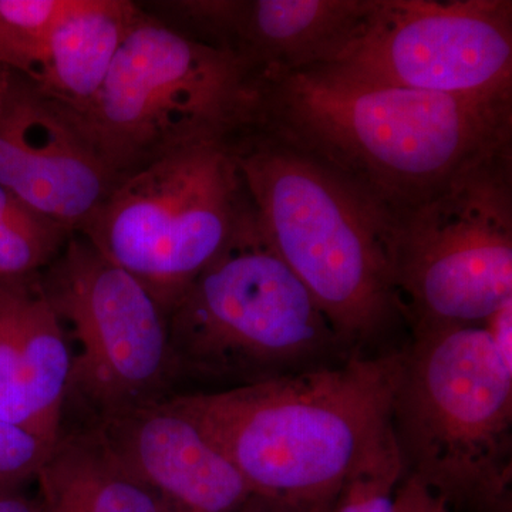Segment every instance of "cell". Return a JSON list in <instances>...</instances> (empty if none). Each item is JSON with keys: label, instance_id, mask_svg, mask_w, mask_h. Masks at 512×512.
<instances>
[{"label": "cell", "instance_id": "6da1fadb", "mask_svg": "<svg viewBox=\"0 0 512 512\" xmlns=\"http://www.w3.org/2000/svg\"><path fill=\"white\" fill-rule=\"evenodd\" d=\"M248 124L316 158L390 212L512 154V96L421 92L326 64L256 74Z\"/></svg>", "mask_w": 512, "mask_h": 512}, {"label": "cell", "instance_id": "d6986e66", "mask_svg": "<svg viewBox=\"0 0 512 512\" xmlns=\"http://www.w3.org/2000/svg\"><path fill=\"white\" fill-rule=\"evenodd\" d=\"M56 443L19 424L0 420V493H15L36 481Z\"/></svg>", "mask_w": 512, "mask_h": 512}, {"label": "cell", "instance_id": "9a60e30c", "mask_svg": "<svg viewBox=\"0 0 512 512\" xmlns=\"http://www.w3.org/2000/svg\"><path fill=\"white\" fill-rule=\"evenodd\" d=\"M137 10L128 0H77L30 82L66 109L83 113L106 82Z\"/></svg>", "mask_w": 512, "mask_h": 512}, {"label": "cell", "instance_id": "2e32d148", "mask_svg": "<svg viewBox=\"0 0 512 512\" xmlns=\"http://www.w3.org/2000/svg\"><path fill=\"white\" fill-rule=\"evenodd\" d=\"M36 481L42 512H161L92 426L62 433Z\"/></svg>", "mask_w": 512, "mask_h": 512}, {"label": "cell", "instance_id": "4fadbf2b", "mask_svg": "<svg viewBox=\"0 0 512 512\" xmlns=\"http://www.w3.org/2000/svg\"><path fill=\"white\" fill-rule=\"evenodd\" d=\"M92 427L161 512H235L252 495L228 458L170 399Z\"/></svg>", "mask_w": 512, "mask_h": 512}, {"label": "cell", "instance_id": "ba28073f", "mask_svg": "<svg viewBox=\"0 0 512 512\" xmlns=\"http://www.w3.org/2000/svg\"><path fill=\"white\" fill-rule=\"evenodd\" d=\"M387 254L407 335L487 322L512 302V154L392 212Z\"/></svg>", "mask_w": 512, "mask_h": 512}, {"label": "cell", "instance_id": "603a6c76", "mask_svg": "<svg viewBox=\"0 0 512 512\" xmlns=\"http://www.w3.org/2000/svg\"><path fill=\"white\" fill-rule=\"evenodd\" d=\"M0 512H42L37 500L28 498L22 491L0 493Z\"/></svg>", "mask_w": 512, "mask_h": 512}, {"label": "cell", "instance_id": "9c48e42d", "mask_svg": "<svg viewBox=\"0 0 512 512\" xmlns=\"http://www.w3.org/2000/svg\"><path fill=\"white\" fill-rule=\"evenodd\" d=\"M40 284L72 329L77 352L69 397L92 413L93 423L174 396L180 383L168 315L133 276L73 234L40 272Z\"/></svg>", "mask_w": 512, "mask_h": 512}, {"label": "cell", "instance_id": "ffe728a7", "mask_svg": "<svg viewBox=\"0 0 512 512\" xmlns=\"http://www.w3.org/2000/svg\"><path fill=\"white\" fill-rule=\"evenodd\" d=\"M62 249L0 224V279L40 274L55 261Z\"/></svg>", "mask_w": 512, "mask_h": 512}, {"label": "cell", "instance_id": "277c9868", "mask_svg": "<svg viewBox=\"0 0 512 512\" xmlns=\"http://www.w3.org/2000/svg\"><path fill=\"white\" fill-rule=\"evenodd\" d=\"M390 423L404 476L454 512H512V355L487 323L410 330Z\"/></svg>", "mask_w": 512, "mask_h": 512}, {"label": "cell", "instance_id": "5bb4252c", "mask_svg": "<svg viewBox=\"0 0 512 512\" xmlns=\"http://www.w3.org/2000/svg\"><path fill=\"white\" fill-rule=\"evenodd\" d=\"M73 353L40 274L0 279V420L56 443Z\"/></svg>", "mask_w": 512, "mask_h": 512}, {"label": "cell", "instance_id": "3957f363", "mask_svg": "<svg viewBox=\"0 0 512 512\" xmlns=\"http://www.w3.org/2000/svg\"><path fill=\"white\" fill-rule=\"evenodd\" d=\"M229 146L265 238L343 342L359 356L402 348L387 254L392 212L256 124L231 134Z\"/></svg>", "mask_w": 512, "mask_h": 512}, {"label": "cell", "instance_id": "5b68a950", "mask_svg": "<svg viewBox=\"0 0 512 512\" xmlns=\"http://www.w3.org/2000/svg\"><path fill=\"white\" fill-rule=\"evenodd\" d=\"M178 383L237 389L355 355L259 227L251 201L168 312Z\"/></svg>", "mask_w": 512, "mask_h": 512}, {"label": "cell", "instance_id": "44dd1931", "mask_svg": "<svg viewBox=\"0 0 512 512\" xmlns=\"http://www.w3.org/2000/svg\"><path fill=\"white\" fill-rule=\"evenodd\" d=\"M0 224L9 225L30 237L59 248H63L67 239L73 235L45 215L33 210L15 192L3 187L2 184H0Z\"/></svg>", "mask_w": 512, "mask_h": 512}, {"label": "cell", "instance_id": "7a4b0ae2", "mask_svg": "<svg viewBox=\"0 0 512 512\" xmlns=\"http://www.w3.org/2000/svg\"><path fill=\"white\" fill-rule=\"evenodd\" d=\"M402 348L228 390L174 394L252 495L330 512L357 460L390 427Z\"/></svg>", "mask_w": 512, "mask_h": 512}, {"label": "cell", "instance_id": "30bf717a", "mask_svg": "<svg viewBox=\"0 0 512 512\" xmlns=\"http://www.w3.org/2000/svg\"><path fill=\"white\" fill-rule=\"evenodd\" d=\"M326 66L421 92L512 96V2L370 0L356 35Z\"/></svg>", "mask_w": 512, "mask_h": 512}, {"label": "cell", "instance_id": "e0dca14e", "mask_svg": "<svg viewBox=\"0 0 512 512\" xmlns=\"http://www.w3.org/2000/svg\"><path fill=\"white\" fill-rule=\"evenodd\" d=\"M77 0H0V66L32 80Z\"/></svg>", "mask_w": 512, "mask_h": 512}, {"label": "cell", "instance_id": "8992f818", "mask_svg": "<svg viewBox=\"0 0 512 512\" xmlns=\"http://www.w3.org/2000/svg\"><path fill=\"white\" fill-rule=\"evenodd\" d=\"M256 73L138 5L99 94L77 114L117 183L251 120Z\"/></svg>", "mask_w": 512, "mask_h": 512}, {"label": "cell", "instance_id": "52a82bcc", "mask_svg": "<svg viewBox=\"0 0 512 512\" xmlns=\"http://www.w3.org/2000/svg\"><path fill=\"white\" fill-rule=\"evenodd\" d=\"M248 205L229 137L214 138L123 178L79 235L168 315L227 245Z\"/></svg>", "mask_w": 512, "mask_h": 512}, {"label": "cell", "instance_id": "7402d4cb", "mask_svg": "<svg viewBox=\"0 0 512 512\" xmlns=\"http://www.w3.org/2000/svg\"><path fill=\"white\" fill-rule=\"evenodd\" d=\"M394 512H454L450 505L416 477L404 476L396 491Z\"/></svg>", "mask_w": 512, "mask_h": 512}, {"label": "cell", "instance_id": "8fae6325", "mask_svg": "<svg viewBox=\"0 0 512 512\" xmlns=\"http://www.w3.org/2000/svg\"><path fill=\"white\" fill-rule=\"evenodd\" d=\"M0 184L70 234L117 185L74 111L12 72L0 113Z\"/></svg>", "mask_w": 512, "mask_h": 512}, {"label": "cell", "instance_id": "ac0fdd59", "mask_svg": "<svg viewBox=\"0 0 512 512\" xmlns=\"http://www.w3.org/2000/svg\"><path fill=\"white\" fill-rule=\"evenodd\" d=\"M403 477V461L390 424L349 471L330 512H394Z\"/></svg>", "mask_w": 512, "mask_h": 512}, {"label": "cell", "instance_id": "7c38bea8", "mask_svg": "<svg viewBox=\"0 0 512 512\" xmlns=\"http://www.w3.org/2000/svg\"><path fill=\"white\" fill-rule=\"evenodd\" d=\"M370 0H178L144 6L256 74L328 64L356 35Z\"/></svg>", "mask_w": 512, "mask_h": 512}, {"label": "cell", "instance_id": "cb8c5ba5", "mask_svg": "<svg viewBox=\"0 0 512 512\" xmlns=\"http://www.w3.org/2000/svg\"><path fill=\"white\" fill-rule=\"evenodd\" d=\"M235 512H293L286 510L281 505L272 503V501L265 500V498L258 497V495H251L241 507Z\"/></svg>", "mask_w": 512, "mask_h": 512}, {"label": "cell", "instance_id": "d4e9b609", "mask_svg": "<svg viewBox=\"0 0 512 512\" xmlns=\"http://www.w3.org/2000/svg\"><path fill=\"white\" fill-rule=\"evenodd\" d=\"M10 79H12V72L6 67L0 66V113H2L6 96H8Z\"/></svg>", "mask_w": 512, "mask_h": 512}]
</instances>
